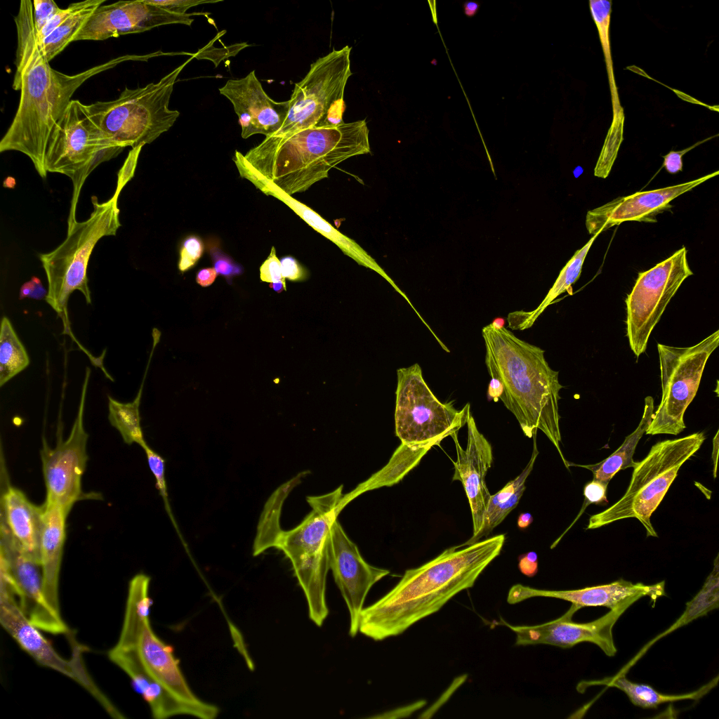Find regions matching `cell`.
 I'll return each instance as SVG.
<instances>
[{"mask_svg": "<svg viewBox=\"0 0 719 719\" xmlns=\"http://www.w3.org/2000/svg\"><path fill=\"white\" fill-rule=\"evenodd\" d=\"M270 287L276 292L280 293L283 290H286V283L282 282L270 283Z\"/></svg>", "mask_w": 719, "mask_h": 719, "instance_id": "obj_57", "label": "cell"}, {"mask_svg": "<svg viewBox=\"0 0 719 719\" xmlns=\"http://www.w3.org/2000/svg\"><path fill=\"white\" fill-rule=\"evenodd\" d=\"M464 13L468 17H473L480 8V4L475 1H467L463 5Z\"/></svg>", "mask_w": 719, "mask_h": 719, "instance_id": "obj_54", "label": "cell"}, {"mask_svg": "<svg viewBox=\"0 0 719 719\" xmlns=\"http://www.w3.org/2000/svg\"><path fill=\"white\" fill-rule=\"evenodd\" d=\"M150 578L144 574H136L128 585L124 622L116 645H133L145 624L150 621L152 600L149 595Z\"/></svg>", "mask_w": 719, "mask_h": 719, "instance_id": "obj_33", "label": "cell"}, {"mask_svg": "<svg viewBox=\"0 0 719 719\" xmlns=\"http://www.w3.org/2000/svg\"><path fill=\"white\" fill-rule=\"evenodd\" d=\"M351 47L334 49L310 65L289 100L287 117L272 135L286 136L306 128L343 124L344 91L350 70Z\"/></svg>", "mask_w": 719, "mask_h": 719, "instance_id": "obj_10", "label": "cell"}, {"mask_svg": "<svg viewBox=\"0 0 719 719\" xmlns=\"http://www.w3.org/2000/svg\"><path fill=\"white\" fill-rule=\"evenodd\" d=\"M43 529L40 546L44 595L48 605L60 614L58 586L67 514L59 506L43 503Z\"/></svg>", "mask_w": 719, "mask_h": 719, "instance_id": "obj_27", "label": "cell"}, {"mask_svg": "<svg viewBox=\"0 0 719 719\" xmlns=\"http://www.w3.org/2000/svg\"><path fill=\"white\" fill-rule=\"evenodd\" d=\"M712 571L707 576L701 588L697 595L686 603L684 612L666 631L651 640L631 661L633 664L654 642L668 635L678 628L691 623L694 620L708 614L719 607V562L718 554Z\"/></svg>", "mask_w": 719, "mask_h": 719, "instance_id": "obj_34", "label": "cell"}, {"mask_svg": "<svg viewBox=\"0 0 719 719\" xmlns=\"http://www.w3.org/2000/svg\"><path fill=\"white\" fill-rule=\"evenodd\" d=\"M0 623L18 645L37 663L56 671L77 682L102 705L108 699L97 687L85 667L82 654L84 647L70 638L72 647L70 659H65L21 609L18 598L8 582L0 576Z\"/></svg>", "mask_w": 719, "mask_h": 719, "instance_id": "obj_15", "label": "cell"}, {"mask_svg": "<svg viewBox=\"0 0 719 719\" xmlns=\"http://www.w3.org/2000/svg\"><path fill=\"white\" fill-rule=\"evenodd\" d=\"M213 40L194 53V58L210 60L217 67L221 60L237 55L241 50L249 46L247 43L243 42L223 48H216L213 46Z\"/></svg>", "mask_w": 719, "mask_h": 719, "instance_id": "obj_43", "label": "cell"}, {"mask_svg": "<svg viewBox=\"0 0 719 719\" xmlns=\"http://www.w3.org/2000/svg\"><path fill=\"white\" fill-rule=\"evenodd\" d=\"M90 376L91 369L87 367L77 416L69 437L66 440L62 437V422L60 420L62 404H60L56 445L50 448L43 438L41 451L46 489L45 501L60 507L67 515L83 494L81 477L88 460L86 444L88 437L84 428V415Z\"/></svg>", "mask_w": 719, "mask_h": 719, "instance_id": "obj_14", "label": "cell"}, {"mask_svg": "<svg viewBox=\"0 0 719 719\" xmlns=\"http://www.w3.org/2000/svg\"><path fill=\"white\" fill-rule=\"evenodd\" d=\"M14 20L18 45L13 88L20 91V98L15 115L0 141V152L12 150L25 154L39 175L45 178L44 157L50 134L79 87L91 77L123 62L147 61L161 53L124 55L69 75L52 68L40 51L32 1H20Z\"/></svg>", "mask_w": 719, "mask_h": 719, "instance_id": "obj_1", "label": "cell"}, {"mask_svg": "<svg viewBox=\"0 0 719 719\" xmlns=\"http://www.w3.org/2000/svg\"><path fill=\"white\" fill-rule=\"evenodd\" d=\"M485 364L491 378L498 380L499 399L514 415L529 438L540 430L553 444L569 468L560 449L559 372L550 368L545 351L519 338L503 326L501 319L484 326Z\"/></svg>", "mask_w": 719, "mask_h": 719, "instance_id": "obj_3", "label": "cell"}, {"mask_svg": "<svg viewBox=\"0 0 719 719\" xmlns=\"http://www.w3.org/2000/svg\"><path fill=\"white\" fill-rule=\"evenodd\" d=\"M156 344H153L152 350L147 366L141 385L136 398L131 402L123 403L108 397V419L110 424L120 433L124 442L128 444L136 443L143 449L147 445L145 442L140 426L139 407L143 390L144 381L146 378L149 364Z\"/></svg>", "mask_w": 719, "mask_h": 719, "instance_id": "obj_36", "label": "cell"}, {"mask_svg": "<svg viewBox=\"0 0 719 719\" xmlns=\"http://www.w3.org/2000/svg\"><path fill=\"white\" fill-rule=\"evenodd\" d=\"M468 440L463 449L458 440L457 433L451 437L455 443L456 460L453 461V481H460L466 492L473 519V535L480 530L490 498L485 477L492 466V448L486 437L479 431L470 414L467 418Z\"/></svg>", "mask_w": 719, "mask_h": 719, "instance_id": "obj_22", "label": "cell"}, {"mask_svg": "<svg viewBox=\"0 0 719 719\" xmlns=\"http://www.w3.org/2000/svg\"><path fill=\"white\" fill-rule=\"evenodd\" d=\"M209 13L176 14L149 3L148 0L119 1L101 5L89 17L74 41H100L121 35L143 32L169 24L190 26L194 15Z\"/></svg>", "mask_w": 719, "mask_h": 719, "instance_id": "obj_19", "label": "cell"}, {"mask_svg": "<svg viewBox=\"0 0 719 719\" xmlns=\"http://www.w3.org/2000/svg\"><path fill=\"white\" fill-rule=\"evenodd\" d=\"M718 174L716 171L689 182L614 199L588 211L586 228L595 235L626 221L656 223L659 213L671 209L673 199Z\"/></svg>", "mask_w": 719, "mask_h": 719, "instance_id": "obj_20", "label": "cell"}, {"mask_svg": "<svg viewBox=\"0 0 719 719\" xmlns=\"http://www.w3.org/2000/svg\"><path fill=\"white\" fill-rule=\"evenodd\" d=\"M598 235H593L581 249L575 252L561 270L553 285L536 309L528 312L515 311L508 314V322L510 328L525 330L532 327L539 317L558 296L565 291L572 294V285L579 278L586 255Z\"/></svg>", "mask_w": 719, "mask_h": 719, "instance_id": "obj_29", "label": "cell"}, {"mask_svg": "<svg viewBox=\"0 0 719 719\" xmlns=\"http://www.w3.org/2000/svg\"><path fill=\"white\" fill-rule=\"evenodd\" d=\"M143 450L147 456L149 468L154 477L156 487L164 500L167 512L171 515L165 479V460L148 444L143 448Z\"/></svg>", "mask_w": 719, "mask_h": 719, "instance_id": "obj_39", "label": "cell"}, {"mask_svg": "<svg viewBox=\"0 0 719 719\" xmlns=\"http://www.w3.org/2000/svg\"><path fill=\"white\" fill-rule=\"evenodd\" d=\"M632 604V602H626L610 609L598 619L587 623L572 621V616L579 608L572 604L562 616L542 624L513 626L503 620L502 624L516 634L515 645L517 646L543 644L570 648L578 643L588 642L595 644L607 656L614 657L617 649L613 638V627Z\"/></svg>", "mask_w": 719, "mask_h": 719, "instance_id": "obj_17", "label": "cell"}, {"mask_svg": "<svg viewBox=\"0 0 719 719\" xmlns=\"http://www.w3.org/2000/svg\"><path fill=\"white\" fill-rule=\"evenodd\" d=\"M718 457V430L717 431V433H716V434H715V437H714V438L713 440L712 459H713V465H714L713 472L714 478H715V477H716Z\"/></svg>", "mask_w": 719, "mask_h": 719, "instance_id": "obj_55", "label": "cell"}, {"mask_svg": "<svg viewBox=\"0 0 719 719\" xmlns=\"http://www.w3.org/2000/svg\"><path fill=\"white\" fill-rule=\"evenodd\" d=\"M397 380L395 432L402 443L432 447L466 424L470 404L457 410L451 401L441 402L418 364L399 369Z\"/></svg>", "mask_w": 719, "mask_h": 719, "instance_id": "obj_11", "label": "cell"}, {"mask_svg": "<svg viewBox=\"0 0 719 719\" xmlns=\"http://www.w3.org/2000/svg\"><path fill=\"white\" fill-rule=\"evenodd\" d=\"M283 277L291 281H298L304 278L303 268L294 258L288 256L280 260Z\"/></svg>", "mask_w": 719, "mask_h": 719, "instance_id": "obj_50", "label": "cell"}, {"mask_svg": "<svg viewBox=\"0 0 719 719\" xmlns=\"http://www.w3.org/2000/svg\"><path fill=\"white\" fill-rule=\"evenodd\" d=\"M217 275L218 273L214 268H203L198 271L196 281L202 286H209L214 282Z\"/></svg>", "mask_w": 719, "mask_h": 719, "instance_id": "obj_53", "label": "cell"}, {"mask_svg": "<svg viewBox=\"0 0 719 719\" xmlns=\"http://www.w3.org/2000/svg\"><path fill=\"white\" fill-rule=\"evenodd\" d=\"M260 278L263 282L273 283L285 282L282 274L280 260L276 255L275 248H271L270 253L260 267Z\"/></svg>", "mask_w": 719, "mask_h": 719, "instance_id": "obj_46", "label": "cell"}, {"mask_svg": "<svg viewBox=\"0 0 719 719\" xmlns=\"http://www.w3.org/2000/svg\"><path fill=\"white\" fill-rule=\"evenodd\" d=\"M133 646L150 674L187 708L190 716L200 719H214L218 716L219 708L200 699L190 689L172 647L154 633L150 621Z\"/></svg>", "mask_w": 719, "mask_h": 719, "instance_id": "obj_21", "label": "cell"}, {"mask_svg": "<svg viewBox=\"0 0 719 719\" xmlns=\"http://www.w3.org/2000/svg\"><path fill=\"white\" fill-rule=\"evenodd\" d=\"M29 364L27 350L11 321L1 319L0 331V386L2 387Z\"/></svg>", "mask_w": 719, "mask_h": 719, "instance_id": "obj_38", "label": "cell"}, {"mask_svg": "<svg viewBox=\"0 0 719 719\" xmlns=\"http://www.w3.org/2000/svg\"><path fill=\"white\" fill-rule=\"evenodd\" d=\"M329 568L348 609L349 634L355 637L359 632L360 616L369 591L390 572L367 563L337 519L331 528Z\"/></svg>", "mask_w": 719, "mask_h": 719, "instance_id": "obj_18", "label": "cell"}, {"mask_svg": "<svg viewBox=\"0 0 719 719\" xmlns=\"http://www.w3.org/2000/svg\"><path fill=\"white\" fill-rule=\"evenodd\" d=\"M1 522L22 550L41 562L43 506L33 504L22 491L8 486L1 499Z\"/></svg>", "mask_w": 719, "mask_h": 719, "instance_id": "obj_26", "label": "cell"}, {"mask_svg": "<svg viewBox=\"0 0 719 719\" xmlns=\"http://www.w3.org/2000/svg\"><path fill=\"white\" fill-rule=\"evenodd\" d=\"M607 485L608 484L606 483L593 479L592 481L586 484L583 487L584 502L581 511L569 527L553 543L551 548L555 546L558 541L562 539V536L576 521L578 517L581 516L589 504H606L608 503V500L607 499Z\"/></svg>", "mask_w": 719, "mask_h": 719, "instance_id": "obj_41", "label": "cell"}, {"mask_svg": "<svg viewBox=\"0 0 719 719\" xmlns=\"http://www.w3.org/2000/svg\"><path fill=\"white\" fill-rule=\"evenodd\" d=\"M193 57L157 83L144 87H126L110 101L87 105L94 121L122 147L149 144L173 125L180 112L169 103L175 82Z\"/></svg>", "mask_w": 719, "mask_h": 719, "instance_id": "obj_8", "label": "cell"}, {"mask_svg": "<svg viewBox=\"0 0 719 719\" xmlns=\"http://www.w3.org/2000/svg\"><path fill=\"white\" fill-rule=\"evenodd\" d=\"M223 0H148L149 3L172 13L186 14V11L194 6L205 4H213Z\"/></svg>", "mask_w": 719, "mask_h": 719, "instance_id": "obj_47", "label": "cell"}, {"mask_svg": "<svg viewBox=\"0 0 719 719\" xmlns=\"http://www.w3.org/2000/svg\"><path fill=\"white\" fill-rule=\"evenodd\" d=\"M32 2L34 26L39 32L60 8L53 0H34Z\"/></svg>", "mask_w": 719, "mask_h": 719, "instance_id": "obj_45", "label": "cell"}, {"mask_svg": "<svg viewBox=\"0 0 719 719\" xmlns=\"http://www.w3.org/2000/svg\"><path fill=\"white\" fill-rule=\"evenodd\" d=\"M204 249V243L197 236L185 238L180 249L179 270L185 272L192 268L202 257Z\"/></svg>", "mask_w": 719, "mask_h": 719, "instance_id": "obj_40", "label": "cell"}, {"mask_svg": "<svg viewBox=\"0 0 719 719\" xmlns=\"http://www.w3.org/2000/svg\"><path fill=\"white\" fill-rule=\"evenodd\" d=\"M589 7L598 32L606 64L613 110V119L611 127L621 128L624 126V109L620 104L618 89L614 80L613 62L609 46L612 1L607 0H591L589 1Z\"/></svg>", "mask_w": 719, "mask_h": 719, "instance_id": "obj_35", "label": "cell"}, {"mask_svg": "<svg viewBox=\"0 0 719 719\" xmlns=\"http://www.w3.org/2000/svg\"><path fill=\"white\" fill-rule=\"evenodd\" d=\"M518 568L525 575L532 577L538 572V556L534 551H530L519 557Z\"/></svg>", "mask_w": 719, "mask_h": 719, "instance_id": "obj_52", "label": "cell"}, {"mask_svg": "<svg viewBox=\"0 0 719 719\" xmlns=\"http://www.w3.org/2000/svg\"><path fill=\"white\" fill-rule=\"evenodd\" d=\"M533 522V517L529 513H522L517 518L519 528L525 529Z\"/></svg>", "mask_w": 719, "mask_h": 719, "instance_id": "obj_56", "label": "cell"}, {"mask_svg": "<svg viewBox=\"0 0 719 719\" xmlns=\"http://www.w3.org/2000/svg\"><path fill=\"white\" fill-rule=\"evenodd\" d=\"M144 145L132 148L120 170L117 173V181L113 197L118 199L119 194L126 183L131 180L135 174L138 159Z\"/></svg>", "mask_w": 719, "mask_h": 719, "instance_id": "obj_44", "label": "cell"}, {"mask_svg": "<svg viewBox=\"0 0 719 719\" xmlns=\"http://www.w3.org/2000/svg\"><path fill=\"white\" fill-rule=\"evenodd\" d=\"M108 657L131 678L136 690L149 705L154 718L190 715L187 708L150 674L134 646L123 647L115 645L109 651Z\"/></svg>", "mask_w": 719, "mask_h": 719, "instance_id": "obj_25", "label": "cell"}, {"mask_svg": "<svg viewBox=\"0 0 719 719\" xmlns=\"http://www.w3.org/2000/svg\"><path fill=\"white\" fill-rule=\"evenodd\" d=\"M370 151L369 129L362 119L335 127L266 136L244 158L265 179L291 196L327 178L329 171L343 161Z\"/></svg>", "mask_w": 719, "mask_h": 719, "instance_id": "obj_4", "label": "cell"}, {"mask_svg": "<svg viewBox=\"0 0 719 719\" xmlns=\"http://www.w3.org/2000/svg\"><path fill=\"white\" fill-rule=\"evenodd\" d=\"M718 343L717 330L690 347L657 345L662 394L647 435H677L686 428L685 412L697 393L706 363Z\"/></svg>", "mask_w": 719, "mask_h": 719, "instance_id": "obj_12", "label": "cell"}, {"mask_svg": "<svg viewBox=\"0 0 719 719\" xmlns=\"http://www.w3.org/2000/svg\"><path fill=\"white\" fill-rule=\"evenodd\" d=\"M209 251L213 268L218 275L225 277L230 283H231L230 281L232 277L242 273L241 265L237 263L228 255L225 254L218 246H211Z\"/></svg>", "mask_w": 719, "mask_h": 719, "instance_id": "obj_42", "label": "cell"}, {"mask_svg": "<svg viewBox=\"0 0 719 719\" xmlns=\"http://www.w3.org/2000/svg\"><path fill=\"white\" fill-rule=\"evenodd\" d=\"M664 586V581L645 585L633 583L622 579L605 585L566 591L540 590L516 584L510 589L507 601L509 604H515L534 597H546L569 601L579 609L605 607L612 609L626 602L634 603L645 596L655 602L657 598L666 595Z\"/></svg>", "mask_w": 719, "mask_h": 719, "instance_id": "obj_24", "label": "cell"}, {"mask_svg": "<svg viewBox=\"0 0 719 719\" xmlns=\"http://www.w3.org/2000/svg\"><path fill=\"white\" fill-rule=\"evenodd\" d=\"M123 149L94 121L87 105L71 100L50 134L44 157L46 173L64 174L72 181L68 225L76 220L77 204L87 176Z\"/></svg>", "mask_w": 719, "mask_h": 719, "instance_id": "obj_9", "label": "cell"}, {"mask_svg": "<svg viewBox=\"0 0 719 719\" xmlns=\"http://www.w3.org/2000/svg\"><path fill=\"white\" fill-rule=\"evenodd\" d=\"M0 576L11 585L21 609L38 628L54 635L69 633L61 615L48 605L44 598L41 562L22 550L2 522Z\"/></svg>", "mask_w": 719, "mask_h": 719, "instance_id": "obj_16", "label": "cell"}, {"mask_svg": "<svg viewBox=\"0 0 719 719\" xmlns=\"http://www.w3.org/2000/svg\"><path fill=\"white\" fill-rule=\"evenodd\" d=\"M430 447H416L401 443L392 456L389 463L374 474L367 481L359 484L343 497L340 508L342 510L350 501L361 494L381 487L390 486L399 482L414 468Z\"/></svg>", "mask_w": 719, "mask_h": 719, "instance_id": "obj_32", "label": "cell"}, {"mask_svg": "<svg viewBox=\"0 0 719 719\" xmlns=\"http://www.w3.org/2000/svg\"><path fill=\"white\" fill-rule=\"evenodd\" d=\"M504 541L505 535L499 534L471 545L450 547L423 565L407 569L393 588L363 609L359 632L383 640L437 612L456 594L474 586L500 554Z\"/></svg>", "mask_w": 719, "mask_h": 719, "instance_id": "obj_2", "label": "cell"}, {"mask_svg": "<svg viewBox=\"0 0 719 719\" xmlns=\"http://www.w3.org/2000/svg\"><path fill=\"white\" fill-rule=\"evenodd\" d=\"M93 210L82 222L74 220L67 227L64 242L53 251L39 254L48 282L47 303L62 320L64 331L70 334L67 305L72 292L79 291L87 304H91L87 267L97 242L103 237L115 235L121 226L118 199L113 196L100 203L91 198Z\"/></svg>", "mask_w": 719, "mask_h": 719, "instance_id": "obj_6", "label": "cell"}, {"mask_svg": "<svg viewBox=\"0 0 719 719\" xmlns=\"http://www.w3.org/2000/svg\"><path fill=\"white\" fill-rule=\"evenodd\" d=\"M105 0H86L80 7L55 28L42 41L38 42L40 51L49 62L71 42L94 11Z\"/></svg>", "mask_w": 719, "mask_h": 719, "instance_id": "obj_37", "label": "cell"}, {"mask_svg": "<svg viewBox=\"0 0 719 719\" xmlns=\"http://www.w3.org/2000/svg\"><path fill=\"white\" fill-rule=\"evenodd\" d=\"M343 486L326 494L308 496L311 512L295 528L284 531L279 525L282 506L265 504L253 546L257 556L270 548L282 550L291 561L306 598L312 621L322 626L329 614L326 600L329 568L331 528L341 511Z\"/></svg>", "mask_w": 719, "mask_h": 719, "instance_id": "obj_5", "label": "cell"}, {"mask_svg": "<svg viewBox=\"0 0 719 719\" xmlns=\"http://www.w3.org/2000/svg\"><path fill=\"white\" fill-rule=\"evenodd\" d=\"M81 1L72 3L66 8H60L39 32H37V41H42L62 22L74 13L81 6Z\"/></svg>", "mask_w": 719, "mask_h": 719, "instance_id": "obj_48", "label": "cell"}, {"mask_svg": "<svg viewBox=\"0 0 719 719\" xmlns=\"http://www.w3.org/2000/svg\"><path fill=\"white\" fill-rule=\"evenodd\" d=\"M693 272L685 246L651 269L639 272L626 298V336L636 357L645 352L654 326L682 283Z\"/></svg>", "mask_w": 719, "mask_h": 719, "instance_id": "obj_13", "label": "cell"}, {"mask_svg": "<svg viewBox=\"0 0 719 719\" xmlns=\"http://www.w3.org/2000/svg\"><path fill=\"white\" fill-rule=\"evenodd\" d=\"M532 437L533 450L528 463L515 479L508 482L496 494L490 496L480 530L465 543L459 545L460 547L471 545L484 536H487L518 504L525 490L526 480L531 473L539 454L536 435Z\"/></svg>", "mask_w": 719, "mask_h": 719, "instance_id": "obj_28", "label": "cell"}, {"mask_svg": "<svg viewBox=\"0 0 719 719\" xmlns=\"http://www.w3.org/2000/svg\"><path fill=\"white\" fill-rule=\"evenodd\" d=\"M706 439L698 432L675 440L659 442L633 468L624 496L606 510L590 517L587 529H597L618 520L636 518L647 536L657 537L650 518L662 501L681 466L701 447Z\"/></svg>", "mask_w": 719, "mask_h": 719, "instance_id": "obj_7", "label": "cell"}, {"mask_svg": "<svg viewBox=\"0 0 719 719\" xmlns=\"http://www.w3.org/2000/svg\"><path fill=\"white\" fill-rule=\"evenodd\" d=\"M46 291L42 286L40 279L32 277L31 280L23 284L20 289V299L30 298L36 300L45 298L47 295Z\"/></svg>", "mask_w": 719, "mask_h": 719, "instance_id": "obj_51", "label": "cell"}, {"mask_svg": "<svg viewBox=\"0 0 719 719\" xmlns=\"http://www.w3.org/2000/svg\"><path fill=\"white\" fill-rule=\"evenodd\" d=\"M718 136V134H717L715 136H711L709 138H706V139H704L703 140L699 141V142L694 143V145H691L690 147H687V148H685L684 150H679V151H673L672 150V151H670L667 154H666L665 156L663 157V158H664L663 166L671 174H675V173H678L679 171H682V156L685 154H686L687 152H688L689 151H690L691 150H692L693 148H694L697 146L699 145L700 144L704 143H705V142H706V141H708V140H711L712 138H714L715 137H717Z\"/></svg>", "mask_w": 719, "mask_h": 719, "instance_id": "obj_49", "label": "cell"}, {"mask_svg": "<svg viewBox=\"0 0 719 719\" xmlns=\"http://www.w3.org/2000/svg\"><path fill=\"white\" fill-rule=\"evenodd\" d=\"M219 92L232 104L244 139L255 134L266 137L275 133L287 117L289 100L277 102L270 98L254 70L245 77L227 80Z\"/></svg>", "mask_w": 719, "mask_h": 719, "instance_id": "obj_23", "label": "cell"}, {"mask_svg": "<svg viewBox=\"0 0 719 719\" xmlns=\"http://www.w3.org/2000/svg\"><path fill=\"white\" fill-rule=\"evenodd\" d=\"M718 675L698 690L680 695L661 694L648 685L631 682L626 679L625 674L623 673H618L614 677L583 682V683L586 685L585 687L605 685L609 687H616L624 692L633 705L642 708H655L659 705L667 702H673L683 699L698 700L715 687L718 685Z\"/></svg>", "mask_w": 719, "mask_h": 719, "instance_id": "obj_31", "label": "cell"}, {"mask_svg": "<svg viewBox=\"0 0 719 719\" xmlns=\"http://www.w3.org/2000/svg\"><path fill=\"white\" fill-rule=\"evenodd\" d=\"M654 399L651 396L646 397L643 414L638 426L607 458L595 464L576 465L569 463V466H575L585 468L593 473V480L607 484L619 471L628 468H635L638 462L634 461L633 456L639 440L645 433L652 421L654 412Z\"/></svg>", "mask_w": 719, "mask_h": 719, "instance_id": "obj_30", "label": "cell"}]
</instances>
